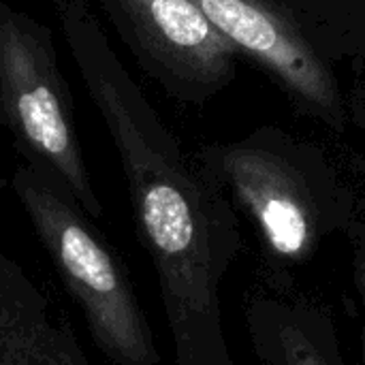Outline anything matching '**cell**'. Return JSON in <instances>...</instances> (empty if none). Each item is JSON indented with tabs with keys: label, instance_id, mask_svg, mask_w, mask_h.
Returning a JSON list of instances; mask_svg holds the SVG:
<instances>
[{
	"label": "cell",
	"instance_id": "277c9868",
	"mask_svg": "<svg viewBox=\"0 0 365 365\" xmlns=\"http://www.w3.org/2000/svg\"><path fill=\"white\" fill-rule=\"evenodd\" d=\"M141 68L178 96L218 88L237 47L192 0H96Z\"/></svg>",
	"mask_w": 365,
	"mask_h": 365
},
{
	"label": "cell",
	"instance_id": "52a82bcc",
	"mask_svg": "<svg viewBox=\"0 0 365 365\" xmlns=\"http://www.w3.org/2000/svg\"><path fill=\"white\" fill-rule=\"evenodd\" d=\"M0 365H92L62 308L2 248Z\"/></svg>",
	"mask_w": 365,
	"mask_h": 365
},
{
	"label": "cell",
	"instance_id": "ba28073f",
	"mask_svg": "<svg viewBox=\"0 0 365 365\" xmlns=\"http://www.w3.org/2000/svg\"><path fill=\"white\" fill-rule=\"evenodd\" d=\"M252 353L263 365H344L331 312L282 287L255 293L246 308Z\"/></svg>",
	"mask_w": 365,
	"mask_h": 365
},
{
	"label": "cell",
	"instance_id": "9c48e42d",
	"mask_svg": "<svg viewBox=\"0 0 365 365\" xmlns=\"http://www.w3.org/2000/svg\"><path fill=\"white\" fill-rule=\"evenodd\" d=\"M353 284L357 291V304L361 310V359L365 365V216L353 227Z\"/></svg>",
	"mask_w": 365,
	"mask_h": 365
},
{
	"label": "cell",
	"instance_id": "6da1fadb",
	"mask_svg": "<svg viewBox=\"0 0 365 365\" xmlns=\"http://www.w3.org/2000/svg\"><path fill=\"white\" fill-rule=\"evenodd\" d=\"M130 207L158 276L175 365H235L220 310L222 278L240 250L229 205L201 173Z\"/></svg>",
	"mask_w": 365,
	"mask_h": 365
},
{
	"label": "cell",
	"instance_id": "8992f818",
	"mask_svg": "<svg viewBox=\"0 0 365 365\" xmlns=\"http://www.w3.org/2000/svg\"><path fill=\"white\" fill-rule=\"evenodd\" d=\"M242 51L276 71L306 101L336 109V86L304 36L263 0H192Z\"/></svg>",
	"mask_w": 365,
	"mask_h": 365
},
{
	"label": "cell",
	"instance_id": "3957f363",
	"mask_svg": "<svg viewBox=\"0 0 365 365\" xmlns=\"http://www.w3.org/2000/svg\"><path fill=\"white\" fill-rule=\"evenodd\" d=\"M51 173L90 218L103 214L77 139L73 96L47 26L0 0V133Z\"/></svg>",
	"mask_w": 365,
	"mask_h": 365
},
{
	"label": "cell",
	"instance_id": "7a4b0ae2",
	"mask_svg": "<svg viewBox=\"0 0 365 365\" xmlns=\"http://www.w3.org/2000/svg\"><path fill=\"white\" fill-rule=\"evenodd\" d=\"M64 287L81 308L92 340L118 365H158L145 314L120 257L51 173L24 163L11 180Z\"/></svg>",
	"mask_w": 365,
	"mask_h": 365
},
{
	"label": "cell",
	"instance_id": "5b68a950",
	"mask_svg": "<svg viewBox=\"0 0 365 365\" xmlns=\"http://www.w3.org/2000/svg\"><path fill=\"white\" fill-rule=\"evenodd\" d=\"M216 171L252 216L269 265L280 272L308 263L331 229L308 184L274 154L231 145L212 154Z\"/></svg>",
	"mask_w": 365,
	"mask_h": 365
}]
</instances>
